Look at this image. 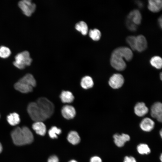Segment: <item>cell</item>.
I'll return each mask as SVG.
<instances>
[{
  "instance_id": "18",
  "label": "cell",
  "mask_w": 162,
  "mask_h": 162,
  "mask_svg": "<svg viewBox=\"0 0 162 162\" xmlns=\"http://www.w3.org/2000/svg\"><path fill=\"white\" fill-rule=\"evenodd\" d=\"M18 81L26 84L33 87H35L36 85V82L35 79L33 76L30 74H26Z\"/></svg>"
},
{
  "instance_id": "31",
  "label": "cell",
  "mask_w": 162,
  "mask_h": 162,
  "mask_svg": "<svg viewBox=\"0 0 162 162\" xmlns=\"http://www.w3.org/2000/svg\"><path fill=\"white\" fill-rule=\"evenodd\" d=\"M124 162H136L135 159L132 156H125L124 159Z\"/></svg>"
},
{
  "instance_id": "37",
  "label": "cell",
  "mask_w": 162,
  "mask_h": 162,
  "mask_svg": "<svg viewBox=\"0 0 162 162\" xmlns=\"http://www.w3.org/2000/svg\"><path fill=\"white\" fill-rule=\"evenodd\" d=\"M68 162H78L76 160H72L70 161H69Z\"/></svg>"
},
{
  "instance_id": "23",
  "label": "cell",
  "mask_w": 162,
  "mask_h": 162,
  "mask_svg": "<svg viewBox=\"0 0 162 162\" xmlns=\"http://www.w3.org/2000/svg\"><path fill=\"white\" fill-rule=\"evenodd\" d=\"M75 28L77 31L80 32L83 35H86L88 33V28L87 25L83 21H81L76 23Z\"/></svg>"
},
{
  "instance_id": "3",
  "label": "cell",
  "mask_w": 162,
  "mask_h": 162,
  "mask_svg": "<svg viewBox=\"0 0 162 162\" xmlns=\"http://www.w3.org/2000/svg\"><path fill=\"white\" fill-rule=\"evenodd\" d=\"M27 111L31 118L35 122H43L47 119L41 109L36 102H32L28 105Z\"/></svg>"
},
{
  "instance_id": "24",
  "label": "cell",
  "mask_w": 162,
  "mask_h": 162,
  "mask_svg": "<svg viewBox=\"0 0 162 162\" xmlns=\"http://www.w3.org/2000/svg\"><path fill=\"white\" fill-rule=\"evenodd\" d=\"M151 64L154 67L158 69H160L162 67V59L159 56H154L150 59Z\"/></svg>"
},
{
  "instance_id": "10",
  "label": "cell",
  "mask_w": 162,
  "mask_h": 162,
  "mask_svg": "<svg viewBox=\"0 0 162 162\" xmlns=\"http://www.w3.org/2000/svg\"><path fill=\"white\" fill-rule=\"evenodd\" d=\"M61 112L63 117L67 119L73 118L76 114L75 108L71 105H65L62 107Z\"/></svg>"
},
{
  "instance_id": "11",
  "label": "cell",
  "mask_w": 162,
  "mask_h": 162,
  "mask_svg": "<svg viewBox=\"0 0 162 162\" xmlns=\"http://www.w3.org/2000/svg\"><path fill=\"white\" fill-rule=\"evenodd\" d=\"M114 142L116 146L118 147L123 146L125 143L129 141L130 139V136L126 134H116L113 135Z\"/></svg>"
},
{
  "instance_id": "26",
  "label": "cell",
  "mask_w": 162,
  "mask_h": 162,
  "mask_svg": "<svg viewBox=\"0 0 162 162\" xmlns=\"http://www.w3.org/2000/svg\"><path fill=\"white\" fill-rule=\"evenodd\" d=\"M89 35L92 40L96 41L99 40L101 35L100 31L96 28L90 30L89 32Z\"/></svg>"
},
{
  "instance_id": "13",
  "label": "cell",
  "mask_w": 162,
  "mask_h": 162,
  "mask_svg": "<svg viewBox=\"0 0 162 162\" xmlns=\"http://www.w3.org/2000/svg\"><path fill=\"white\" fill-rule=\"evenodd\" d=\"M127 19L136 25H139L141 22L142 15L139 10L134 9L129 13L127 16Z\"/></svg>"
},
{
  "instance_id": "29",
  "label": "cell",
  "mask_w": 162,
  "mask_h": 162,
  "mask_svg": "<svg viewBox=\"0 0 162 162\" xmlns=\"http://www.w3.org/2000/svg\"><path fill=\"white\" fill-rule=\"evenodd\" d=\"M126 41L130 46L131 50H135L136 37L134 36H128L126 38Z\"/></svg>"
},
{
  "instance_id": "7",
  "label": "cell",
  "mask_w": 162,
  "mask_h": 162,
  "mask_svg": "<svg viewBox=\"0 0 162 162\" xmlns=\"http://www.w3.org/2000/svg\"><path fill=\"white\" fill-rule=\"evenodd\" d=\"M124 79L123 76L119 74H113L110 78L109 84L113 89H118L123 85Z\"/></svg>"
},
{
  "instance_id": "39",
  "label": "cell",
  "mask_w": 162,
  "mask_h": 162,
  "mask_svg": "<svg viewBox=\"0 0 162 162\" xmlns=\"http://www.w3.org/2000/svg\"><path fill=\"white\" fill-rule=\"evenodd\" d=\"M162 73H161L160 74V80H162Z\"/></svg>"
},
{
  "instance_id": "8",
  "label": "cell",
  "mask_w": 162,
  "mask_h": 162,
  "mask_svg": "<svg viewBox=\"0 0 162 162\" xmlns=\"http://www.w3.org/2000/svg\"><path fill=\"white\" fill-rule=\"evenodd\" d=\"M151 115L152 117L156 119L158 122H162V104L160 102H156L152 106Z\"/></svg>"
},
{
  "instance_id": "25",
  "label": "cell",
  "mask_w": 162,
  "mask_h": 162,
  "mask_svg": "<svg viewBox=\"0 0 162 162\" xmlns=\"http://www.w3.org/2000/svg\"><path fill=\"white\" fill-rule=\"evenodd\" d=\"M138 152L142 154H148L151 152V150L148 145L144 143L139 144L137 147Z\"/></svg>"
},
{
  "instance_id": "15",
  "label": "cell",
  "mask_w": 162,
  "mask_h": 162,
  "mask_svg": "<svg viewBox=\"0 0 162 162\" xmlns=\"http://www.w3.org/2000/svg\"><path fill=\"white\" fill-rule=\"evenodd\" d=\"M148 2V8L151 12H158L161 10L162 1L161 0H149Z\"/></svg>"
},
{
  "instance_id": "2",
  "label": "cell",
  "mask_w": 162,
  "mask_h": 162,
  "mask_svg": "<svg viewBox=\"0 0 162 162\" xmlns=\"http://www.w3.org/2000/svg\"><path fill=\"white\" fill-rule=\"evenodd\" d=\"M14 143L17 146H22L30 144L34 140L33 134L27 127H17L11 133Z\"/></svg>"
},
{
  "instance_id": "19",
  "label": "cell",
  "mask_w": 162,
  "mask_h": 162,
  "mask_svg": "<svg viewBox=\"0 0 162 162\" xmlns=\"http://www.w3.org/2000/svg\"><path fill=\"white\" fill-rule=\"evenodd\" d=\"M60 97L62 101L65 103H71L73 101L74 98L72 93L68 91H63L62 92Z\"/></svg>"
},
{
  "instance_id": "36",
  "label": "cell",
  "mask_w": 162,
  "mask_h": 162,
  "mask_svg": "<svg viewBox=\"0 0 162 162\" xmlns=\"http://www.w3.org/2000/svg\"><path fill=\"white\" fill-rule=\"evenodd\" d=\"M2 147L1 144L0 143V153L2 152Z\"/></svg>"
},
{
  "instance_id": "5",
  "label": "cell",
  "mask_w": 162,
  "mask_h": 162,
  "mask_svg": "<svg viewBox=\"0 0 162 162\" xmlns=\"http://www.w3.org/2000/svg\"><path fill=\"white\" fill-rule=\"evenodd\" d=\"M36 102L41 109L47 118L52 115L54 111V106L48 99L44 97H40L38 99Z\"/></svg>"
},
{
  "instance_id": "38",
  "label": "cell",
  "mask_w": 162,
  "mask_h": 162,
  "mask_svg": "<svg viewBox=\"0 0 162 162\" xmlns=\"http://www.w3.org/2000/svg\"><path fill=\"white\" fill-rule=\"evenodd\" d=\"M160 136L161 137H162V131L161 130H160Z\"/></svg>"
},
{
  "instance_id": "12",
  "label": "cell",
  "mask_w": 162,
  "mask_h": 162,
  "mask_svg": "<svg viewBox=\"0 0 162 162\" xmlns=\"http://www.w3.org/2000/svg\"><path fill=\"white\" fill-rule=\"evenodd\" d=\"M155 123L151 118L146 117L143 119L140 124L141 129L146 132H149L154 128Z\"/></svg>"
},
{
  "instance_id": "20",
  "label": "cell",
  "mask_w": 162,
  "mask_h": 162,
  "mask_svg": "<svg viewBox=\"0 0 162 162\" xmlns=\"http://www.w3.org/2000/svg\"><path fill=\"white\" fill-rule=\"evenodd\" d=\"M67 138L68 142L73 145L78 144L80 140L78 134L75 131H70L68 135Z\"/></svg>"
},
{
  "instance_id": "6",
  "label": "cell",
  "mask_w": 162,
  "mask_h": 162,
  "mask_svg": "<svg viewBox=\"0 0 162 162\" xmlns=\"http://www.w3.org/2000/svg\"><path fill=\"white\" fill-rule=\"evenodd\" d=\"M19 7L22 12L27 16H30L35 11L36 5L31 0H22L18 3Z\"/></svg>"
},
{
  "instance_id": "9",
  "label": "cell",
  "mask_w": 162,
  "mask_h": 162,
  "mask_svg": "<svg viewBox=\"0 0 162 162\" xmlns=\"http://www.w3.org/2000/svg\"><path fill=\"white\" fill-rule=\"evenodd\" d=\"M147 47V42L145 37L142 35L136 37L135 50L141 52L144 51Z\"/></svg>"
},
{
  "instance_id": "35",
  "label": "cell",
  "mask_w": 162,
  "mask_h": 162,
  "mask_svg": "<svg viewBox=\"0 0 162 162\" xmlns=\"http://www.w3.org/2000/svg\"><path fill=\"white\" fill-rule=\"evenodd\" d=\"M137 4L139 7H142L143 4L142 3V2H139L138 1V2H137Z\"/></svg>"
},
{
  "instance_id": "33",
  "label": "cell",
  "mask_w": 162,
  "mask_h": 162,
  "mask_svg": "<svg viewBox=\"0 0 162 162\" xmlns=\"http://www.w3.org/2000/svg\"><path fill=\"white\" fill-rule=\"evenodd\" d=\"M90 162H102V160L99 157L94 156L91 158Z\"/></svg>"
},
{
  "instance_id": "32",
  "label": "cell",
  "mask_w": 162,
  "mask_h": 162,
  "mask_svg": "<svg viewBox=\"0 0 162 162\" xmlns=\"http://www.w3.org/2000/svg\"><path fill=\"white\" fill-rule=\"evenodd\" d=\"M47 162H59V159L56 156L53 155L49 158Z\"/></svg>"
},
{
  "instance_id": "4",
  "label": "cell",
  "mask_w": 162,
  "mask_h": 162,
  "mask_svg": "<svg viewBox=\"0 0 162 162\" xmlns=\"http://www.w3.org/2000/svg\"><path fill=\"white\" fill-rule=\"evenodd\" d=\"M32 62L29 52L27 51H24L16 55L13 64L18 68L22 69L30 65Z\"/></svg>"
},
{
  "instance_id": "34",
  "label": "cell",
  "mask_w": 162,
  "mask_h": 162,
  "mask_svg": "<svg viewBox=\"0 0 162 162\" xmlns=\"http://www.w3.org/2000/svg\"><path fill=\"white\" fill-rule=\"evenodd\" d=\"M162 17L160 16L158 19V23L160 27L161 28H162Z\"/></svg>"
},
{
  "instance_id": "28",
  "label": "cell",
  "mask_w": 162,
  "mask_h": 162,
  "mask_svg": "<svg viewBox=\"0 0 162 162\" xmlns=\"http://www.w3.org/2000/svg\"><path fill=\"white\" fill-rule=\"evenodd\" d=\"M11 54V50L8 47L3 46H0V57L6 58L8 57Z\"/></svg>"
},
{
  "instance_id": "22",
  "label": "cell",
  "mask_w": 162,
  "mask_h": 162,
  "mask_svg": "<svg viewBox=\"0 0 162 162\" xmlns=\"http://www.w3.org/2000/svg\"><path fill=\"white\" fill-rule=\"evenodd\" d=\"M82 87L85 89H88L92 88L94 85V82L91 77L85 76L81 79L80 83Z\"/></svg>"
},
{
  "instance_id": "40",
  "label": "cell",
  "mask_w": 162,
  "mask_h": 162,
  "mask_svg": "<svg viewBox=\"0 0 162 162\" xmlns=\"http://www.w3.org/2000/svg\"><path fill=\"white\" fill-rule=\"evenodd\" d=\"M160 160H161V161H162V154H161V155H160Z\"/></svg>"
},
{
  "instance_id": "14",
  "label": "cell",
  "mask_w": 162,
  "mask_h": 162,
  "mask_svg": "<svg viewBox=\"0 0 162 162\" xmlns=\"http://www.w3.org/2000/svg\"><path fill=\"white\" fill-rule=\"evenodd\" d=\"M148 111V108L144 103L142 102L137 103L134 107V112L137 116L142 117L147 113Z\"/></svg>"
},
{
  "instance_id": "21",
  "label": "cell",
  "mask_w": 162,
  "mask_h": 162,
  "mask_svg": "<svg viewBox=\"0 0 162 162\" xmlns=\"http://www.w3.org/2000/svg\"><path fill=\"white\" fill-rule=\"evenodd\" d=\"M8 122L12 126H15L19 124L20 121L19 115L16 112L11 113L7 117Z\"/></svg>"
},
{
  "instance_id": "16",
  "label": "cell",
  "mask_w": 162,
  "mask_h": 162,
  "mask_svg": "<svg viewBox=\"0 0 162 162\" xmlns=\"http://www.w3.org/2000/svg\"><path fill=\"white\" fill-rule=\"evenodd\" d=\"M32 128L37 134L40 135L44 136L46 133V127L42 122H35L32 125Z\"/></svg>"
},
{
  "instance_id": "30",
  "label": "cell",
  "mask_w": 162,
  "mask_h": 162,
  "mask_svg": "<svg viewBox=\"0 0 162 162\" xmlns=\"http://www.w3.org/2000/svg\"><path fill=\"white\" fill-rule=\"evenodd\" d=\"M126 25L128 29L132 31H135L137 29V25L130 20L127 19L126 22Z\"/></svg>"
},
{
  "instance_id": "1",
  "label": "cell",
  "mask_w": 162,
  "mask_h": 162,
  "mask_svg": "<svg viewBox=\"0 0 162 162\" xmlns=\"http://www.w3.org/2000/svg\"><path fill=\"white\" fill-rule=\"evenodd\" d=\"M133 56V52L130 48L125 46L118 47L112 52L110 59L111 65L117 70H124L126 66L124 58L127 61H129L132 59Z\"/></svg>"
},
{
  "instance_id": "27",
  "label": "cell",
  "mask_w": 162,
  "mask_h": 162,
  "mask_svg": "<svg viewBox=\"0 0 162 162\" xmlns=\"http://www.w3.org/2000/svg\"><path fill=\"white\" fill-rule=\"evenodd\" d=\"M62 132L61 130L57 127L53 126L49 130L48 134L50 137L52 139H56L58 137V135Z\"/></svg>"
},
{
  "instance_id": "17",
  "label": "cell",
  "mask_w": 162,
  "mask_h": 162,
  "mask_svg": "<svg viewBox=\"0 0 162 162\" xmlns=\"http://www.w3.org/2000/svg\"><path fill=\"white\" fill-rule=\"evenodd\" d=\"M14 88L23 93H27L32 91L33 87L26 84L18 81L14 85Z\"/></svg>"
}]
</instances>
